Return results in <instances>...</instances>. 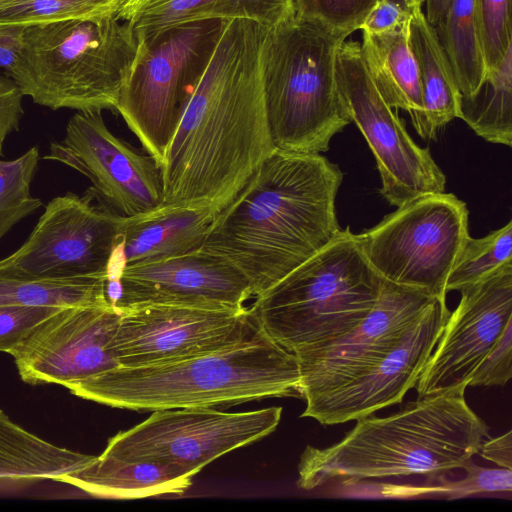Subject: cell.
I'll use <instances>...</instances> for the list:
<instances>
[{"label": "cell", "instance_id": "cell-1", "mask_svg": "<svg viewBox=\"0 0 512 512\" xmlns=\"http://www.w3.org/2000/svg\"><path fill=\"white\" fill-rule=\"evenodd\" d=\"M269 29L248 19L224 20L164 154L161 205L205 206L219 212L276 150L262 79Z\"/></svg>", "mask_w": 512, "mask_h": 512}, {"label": "cell", "instance_id": "cell-2", "mask_svg": "<svg viewBox=\"0 0 512 512\" xmlns=\"http://www.w3.org/2000/svg\"><path fill=\"white\" fill-rule=\"evenodd\" d=\"M343 180L320 154L274 150L215 216L202 249L239 269L259 297L340 231Z\"/></svg>", "mask_w": 512, "mask_h": 512}, {"label": "cell", "instance_id": "cell-3", "mask_svg": "<svg viewBox=\"0 0 512 512\" xmlns=\"http://www.w3.org/2000/svg\"><path fill=\"white\" fill-rule=\"evenodd\" d=\"M461 384L408 402L384 417L366 416L337 443L306 446L297 467V486L312 490L331 480L345 484L388 477L438 478L479 453L489 429L465 399Z\"/></svg>", "mask_w": 512, "mask_h": 512}, {"label": "cell", "instance_id": "cell-4", "mask_svg": "<svg viewBox=\"0 0 512 512\" xmlns=\"http://www.w3.org/2000/svg\"><path fill=\"white\" fill-rule=\"evenodd\" d=\"M69 390L87 400L138 412L302 398L296 355L259 326L229 346L167 362L118 366Z\"/></svg>", "mask_w": 512, "mask_h": 512}, {"label": "cell", "instance_id": "cell-5", "mask_svg": "<svg viewBox=\"0 0 512 512\" xmlns=\"http://www.w3.org/2000/svg\"><path fill=\"white\" fill-rule=\"evenodd\" d=\"M143 46L115 15L28 26L8 75L24 96L51 110L115 111Z\"/></svg>", "mask_w": 512, "mask_h": 512}, {"label": "cell", "instance_id": "cell-6", "mask_svg": "<svg viewBox=\"0 0 512 512\" xmlns=\"http://www.w3.org/2000/svg\"><path fill=\"white\" fill-rule=\"evenodd\" d=\"M348 38L293 16L269 29L262 52L266 116L278 150L320 154L351 123L337 79V55Z\"/></svg>", "mask_w": 512, "mask_h": 512}, {"label": "cell", "instance_id": "cell-7", "mask_svg": "<svg viewBox=\"0 0 512 512\" xmlns=\"http://www.w3.org/2000/svg\"><path fill=\"white\" fill-rule=\"evenodd\" d=\"M382 285L358 235L347 227L249 309L271 339L296 354L354 329L375 306Z\"/></svg>", "mask_w": 512, "mask_h": 512}, {"label": "cell", "instance_id": "cell-8", "mask_svg": "<svg viewBox=\"0 0 512 512\" xmlns=\"http://www.w3.org/2000/svg\"><path fill=\"white\" fill-rule=\"evenodd\" d=\"M224 20L183 23L144 40L115 111L161 166L182 107L204 71Z\"/></svg>", "mask_w": 512, "mask_h": 512}, {"label": "cell", "instance_id": "cell-9", "mask_svg": "<svg viewBox=\"0 0 512 512\" xmlns=\"http://www.w3.org/2000/svg\"><path fill=\"white\" fill-rule=\"evenodd\" d=\"M469 211L452 193L408 201L357 234L364 255L385 281L446 299V282L465 241Z\"/></svg>", "mask_w": 512, "mask_h": 512}, {"label": "cell", "instance_id": "cell-10", "mask_svg": "<svg viewBox=\"0 0 512 512\" xmlns=\"http://www.w3.org/2000/svg\"><path fill=\"white\" fill-rule=\"evenodd\" d=\"M281 416L279 406L245 412L155 410L141 423L111 437L101 454L171 464L194 476L224 454L270 435Z\"/></svg>", "mask_w": 512, "mask_h": 512}, {"label": "cell", "instance_id": "cell-11", "mask_svg": "<svg viewBox=\"0 0 512 512\" xmlns=\"http://www.w3.org/2000/svg\"><path fill=\"white\" fill-rule=\"evenodd\" d=\"M123 220L89 189L57 196L26 241L0 260V273L27 280L108 277Z\"/></svg>", "mask_w": 512, "mask_h": 512}, {"label": "cell", "instance_id": "cell-12", "mask_svg": "<svg viewBox=\"0 0 512 512\" xmlns=\"http://www.w3.org/2000/svg\"><path fill=\"white\" fill-rule=\"evenodd\" d=\"M337 79L349 119L375 157L383 198L398 207L420 196L444 192L445 175L429 149L416 144L377 90L364 65L360 42L346 39L340 45Z\"/></svg>", "mask_w": 512, "mask_h": 512}, {"label": "cell", "instance_id": "cell-13", "mask_svg": "<svg viewBox=\"0 0 512 512\" xmlns=\"http://www.w3.org/2000/svg\"><path fill=\"white\" fill-rule=\"evenodd\" d=\"M42 159L85 175L95 197L123 217L136 216L162 204V180L156 161L115 136L106 126L102 111L75 113L64 137L52 142Z\"/></svg>", "mask_w": 512, "mask_h": 512}, {"label": "cell", "instance_id": "cell-14", "mask_svg": "<svg viewBox=\"0 0 512 512\" xmlns=\"http://www.w3.org/2000/svg\"><path fill=\"white\" fill-rule=\"evenodd\" d=\"M110 348L119 366H143L211 352L257 327L249 307L146 304L120 310Z\"/></svg>", "mask_w": 512, "mask_h": 512}, {"label": "cell", "instance_id": "cell-15", "mask_svg": "<svg viewBox=\"0 0 512 512\" xmlns=\"http://www.w3.org/2000/svg\"><path fill=\"white\" fill-rule=\"evenodd\" d=\"M435 299L425 291L383 280L378 301L354 329L295 354L305 402L340 387L378 362Z\"/></svg>", "mask_w": 512, "mask_h": 512}, {"label": "cell", "instance_id": "cell-16", "mask_svg": "<svg viewBox=\"0 0 512 512\" xmlns=\"http://www.w3.org/2000/svg\"><path fill=\"white\" fill-rule=\"evenodd\" d=\"M120 315L111 305L61 308L10 352L21 379L69 389L118 367L110 344Z\"/></svg>", "mask_w": 512, "mask_h": 512}, {"label": "cell", "instance_id": "cell-17", "mask_svg": "<svg viewBox=\"0 0 512 512\" xmlns=\"http://www.w3.org/2000/svg\"><path fill=\"white\" fill-rule=\"evenodd\" d=\"M460 291L416 383L418 396L466 384L512 321V263Z\"/></svg>", "mask_w": 512, "mask_h": 512}, {"label": "cell", "instance_id": "cell-18", "mask_svg": "<svg viewBox=\"0 0 512 512\" xmlns=\"http://www.w3.org/2000/svg\"><path fill=\"white\" fill-rule=\"evenodd\" d=\"M449 314L446 299L436 298L389 353L349 382L307 401L301 417L334 425L401 403L415 388Z\"/></svg>", "mask_w": 512, "mask_h": 512}, {"label": "cell", "instance_id": "cell-19", "mask_svg": "<svg viewBox=\"0 0 512 512\" xmlns=\"http://www.w3.org/2000/svg\"><path fill=\"white\" fill-rule=\"evenodd\" d=\"M119 311L146 304H179L241 310L251 285L233 264L202 248L125 266L118 277ZM254 298V297H253Z\"/></svg>", "mask_w": 512, "mask_h": 512}, {"label": "cell", "instance_id": "cell-20", "mask_svg": "<svg viewBox=\"0 0 512 512\" xmlns=\"http://www.w3.org/2000/svg\"><path fill=\"white\" fill-rule=\"evenodd\" d=\"M217 213L205 206L160 205L124 217L109 274L119 276L125 266L200 249Z\"/></svg>", "mask_w": 512, "mask_h": 512}, {"label": "cell", "instance_id": "cell-21", "mask_svg": "<svg viewBox=\"0 0 512 512\" xmlns=\"http://www.w3.org/2000/svg\"><path fill=\"white\" fill-rule=\"evenodd\" d=\"M409 39L419 68L423 97V110L411 120L423 139L434 140L439 128L459 118L462 94L437 31L427 21L423 9L411 15Z\"/></svg>", "mask_w": 512, "mask_h": 512}, {"label": "cell", "instance_id": "cell-22", "mask_svg": "<svg viewBox=\"0 0 512 512\" xmlns=\"http://www.w3.org/2000/svg\"><path fill=\"white\" fill-rule=\"evenodd\" d=\"M192 477L175 465L100 454L89 466L60 482L99 498L138 499L182 494L191 486Z\"/></svg>", "mask_w": 512, "mask_h": 512}, {"label": "cell", "instance_id": "cell-23", "mask_svg": "<svg viewBox=\"0 0 512 512\" xmlns=\"http://www.w3.org/2000/svg\"><path fill=\"white\" fill-rule=\"evenodd\" d=\"M294 15L292 0H150L126 21L146 40L188 22L248 19L271 29Z\"/></svg>", "mask_w": 512, "mask_h": 512}, {"label": "cell", "instance_id": "cell-24", "mask_svg": "<svg viewBox=\"0 0 512 512\" xmlns=\"http://www.w3.org/2000/svg\"><path fill=\"white\" fill-rule=\"evenodd\" d=\"M362 34V59L383 99L392 108L409 112L410 117L419 114L423 110L422 86L409 25L389 33Z\"/></svg>", "mask_w": 512, "mask_h": 512}, {"label": "cell", "instance_id": "cell-25", "mask_svg": "<svg viewBox=\"0 0 512 512\" xmlns=\"http://www.w3.org/2000/svg\"><path fill=\"white\" fill-rule=\"evenodd\" d=\"M97 456L56 446L13 422L0 409V481H59Z\"/></svg>", "mask_w": 512, "mask_h": 512}, {"label": "cell", "instance_id": "cell-26", "mask_svg": "<svg viewBox=\"0 0 512 512\" xmlns=\"http://www.w3.org/2000/svg\"><path fill=\"white\" fill-rule=\"evenodd\" d=\"M435 29L462 96L474 95L487 76L475 1L449 0L446 11Z\"/></svg>", "mask_w": 512, "mask_h": 512}, {"label": "cell", "instance_id": "cell-27", "mask_svg": "<svg viewBox=\"0 0 512 512\" xmlns=\"http://www.w3.org/2000/svg\"><path fill=\"white\" fill-rule=\"evenodd\" d=\"M459 118L485 141L512 145V48L479 90L461 98Z\"/></svg>", "mask_w": 512, "mask_h": 512}, {"label": "cell", "instance_id": "cell-28", "mask_svg": "<svg viewBox=\"0 0 512 512\" xmlns=\"http://www.w3.org/2000/svg\"><path fill=\"white\" fill-rule=\"evenodd\" d=\"M107 279L106 276H98L64 280H27L0 273V306L110 305L106 296Z\"/></svg>", "mask_w": 512, "mask_h": 512}, {"label": "cell", "instance_id": "cell-29", "mask_svg": "<svg viewBox=\"0 0 512 512\" xmlns=\"http://www.w3.org/2000/svg\"><path fill=\"white\" fill-rule=\"evenodd\" d=\"M512 263V222L485 237H468L446 282L447 293L475 284Z\"/></svg>", "mask_w": 512, "mask_h": 512}, {"label": "cell", "instance_id": "cell-30", "mask_svg": "<svg viewBox=\"0 0 512 512\" xmlns=\"http://www.w3.org/2000/svg\"><path fill=\"white\" fill-rule=\"evenodd\" d=\"M121 0H0V24L33 26L116 15Z\"/></svg>", "mask_w": 512, "mask_h": 512}, {"label": "cell", "instance_id": "cell-31", "mask_svg": "<svg viewBox=\"0 0 512 512\" xmlns=\"http://www.w3.org/2000/svg\"><path fill=\"white\" fill-rule=\"evenodd\" d=\"M40 160L32 147L13 160H0V241L22 219L42 206L31 195V184Z\"/></svg>", "mask_w": 512, "mask_h": 512}, {"label": "cell", "instance_id": "cell-32", "mask_svg": "<svg viewBox=\"0 0 512 512\" xmlns=\"http://www.w3.org/2000/svg\"><path fill=\"white\" fill-rule=\"evenodd\" d=\"M487 73L512 48L511 0H474Z\"/></svg>", "mask_w": 512, "mask_h": 512}, {"label": "cell", "instance_id": "cell-33", "mask_svg": "<svg viewBox=\"0 0 512 512\" xmlns=\"http://www.w3.org/2000/svg\"><path fill=\"white\" fill-rule=\"evenodd\" d=\"M462 469L466 471V476L461 480H442L438 485L410 488L407 495L442 494L455 499L485 493L511 494L512 469L485 468L476 465L472 459Z\"/></svg>", "mask_w": 512, "mask_h": 512}, {"label": "cell", "instance_id": "cell-34", "mask_svg": "<svg viewBox=\"0 0 512 512\" xmlns=\"http://www.w3.org/2000/svg\"><path fill=\"white\" fill-rule=\"evenodd\" d=\"M295 16L319 22L348 37L359 30L377 0H292Z\"/></svg>", "mask_w": 512, "mask_h": 512}, {"label": "cell", "instance_id": "cell-35", "mask_svg": "<svg viewBox=\"0 0 512 512\" xmlns=\"http://www.w3.org/2000/svg\"><path fill=\"white\" fill-rule=\"evenodd\" d=\"M63 307L48 305H1L0 351L9 353L40 324Z\"/></svg>", "mask_w": 512, "mask_h": 512}, {"label": "cell", "instance_id": "cell-36", "mask_svg": "<svg viewBox=\"0 0 512 512\" xmlns=\"http://www.w3.org/2000/svg\"><path fill=\"white\" fill-rule=\"evenodd\" d=\"M512 377V321L473 372L468 386H504Z\"/></svg>", "mask_w": 512, "mask_h": 512}, {"label": "cell", "instance_id": "cell-37", "mask_svg": "<svg viewBox=\"0 0 512 512\" xmlns=\"http://www.w3.org/2000/svg\"><path fill=\"white\" fill-rule=\"evenodd\" d=\"M23 97L13 79L0 75V156H3V145L8 135L19 130L24 114Z\"/></svg>", "mask_w": 512, "mask_h": 512}, {"label": "cell", "instance_id": "cell-38", "mask_svg": "<svg viewBox=\"0 0 512 512\" xmlns=\"http://www.w3.org/2000/svg\"><path fill=\"white\" fill-rule=\"evenodd\" d=\"M411 13L389 0H377L364 18L359 30L362 33L383 34L409 25Z\"/></svg>", "mask_w": 512, "mask_h": 512}, {"label": "cell", "instance_id": "cell-39", "mask_svg": "<svg viewBox=\"0 0 512 512\" xmlns=\"http://www.w3.org/2000/svg\"><path fill=\"white\" fill-rule=\"evenodd\" d=\"M27 26L0 24V68L9 74L21 54Z\"/></svg>", "mask_w": 512, "mask_h": 512}, {"label": "cell", "instance_id": "cell-40", "mask_svg": "<svg viewBox=\"0 0 512 512\" xmlns=\"http://www.w3.org/2000/svg\"><path fill=\"white\" fill-rule=\"evenodd\" d=\"M481 456L499 467L512 469V431L509 430L496 438L483 441L480 448Z\"/></svg>", "mask_w": 512, "mask_h": 512}, {"label": "cell", "instance_id": "cell-41", "mask_svg": "<svg viewBox=\"0 0 512 512\" xmlns=\"http://www.w3.org/2000/svg\"><path fill=\"white\" fill-rule=\"evenodd\" d=\"M449 0H424L425 8H423L427 21L436 26L443 17Z\"/></svg>", "mask_w": 512, "mask_h": 512}, {"label": "cell", "instance_id": "cell-42", "mask_svg": "<svg viewBox=\"0 0 512 512\" xmlns=\"http://www.w3.org/2000/svg\"><path fill=\"white\" fill-rule=\"evenodd\" d=\"M148 1L150 0H121L120 7L115 16L122 21H126L136 9Z\"/></svg>", "mask_w": 512, "mask_h": 512}, {"label": "cell", "instance_id": "cell-43", "mask_svg": "<svg viewBox=\"0 0 512 512\" xmlns=\"http://www.w3.org/2000/svg\"><path fill=\"white\" fill-rule=\"evenodd\" d=\"M391 2L396 3L404 10L409 13H413L415 10L423 9L424 0H389Z\"/></svg>", "mask_w": 512, "mask_h": 512}]
</instances>
